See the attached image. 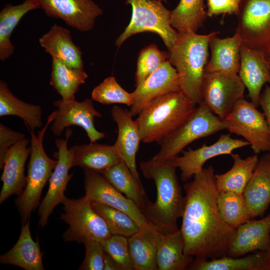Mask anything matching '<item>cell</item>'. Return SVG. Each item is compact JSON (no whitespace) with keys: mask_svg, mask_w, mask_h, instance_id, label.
I'll return each instance as SVG.
<instances>
[{"mask_svg":"<svg viewBox=\"0 0 270 270\" xmlns=\"http://www.w3.org/2000/svg\"><path fill=\"white\" fill-rule=\"evenodd\" d=\"M215 175L212 166L203 168L184 186L186 195L180 230L184 254L196 259L227 256L235 231L219 212Z\"/></svg>","mask_w":270,"mask_h":270,"instance_id":"6da1fadb","label":"cell"},{"mask_svg":"<svg viewBox=\"0 0 270 270\" xmlns=\"http://www.w3.org/2000/svg\"><path fill=\"white\" fill-rule=\"evenodd\" d=\"M144 176L154 182L156 198L150 201L142 212L162 234L178 230L177 222L182 216L184 196L178 182L176 168L171 162H156L151 159L142 162Z\"/></svg>","mask_w":270,"mask_h":270,"instance_id":"7a4b0ae2","label":"cell"},{"mask_svg":"<svg viewBox=\"0 0 270 270\" xmlns=\"http://www.w3.org/2000/svg\"><path fill=\"white\" fill-rule=\"evenodd\" d=\"M218 34L178 32L177 40L168 50V60L178 74L180 88L196 105L202 102V84L210 43Z\"/></svg>","mask_w":270,"mask_h":270,"instance_id":"3957f363","label":"cell"},{"mask_svg":"<svg viewBox=\"0 0 270 270\" xmlns=\"http://www.w3.org/2000/svg\"><path fill=\"white\" fill-rule=\"evenodd\" d=\"M196 105L180 89L156 99L136 119L142 142L160 145L194 114Z\"/></svg>","mask_w":270,"mask_h":270,"instance_id":"277c9868","label":"cell"},{"mask_svg":"<svg viewBox=\"0 0 270 270\" xmlns=\"http://www.w3.org/2000/svg\"><path fill=\"white\" fill-rule=\"evenodd\" d=\"M56 116L54 110L48 116L46 125L37 134L28 130L30 136L31 152L28 166L26 183L23 191L14 200L22 224L30 219L31 213L40 204L43 188L58 163L57 160H53L48 156L43 145L46 130Z\"/></svg>","mask_w":270,"mask_h":270,"instance_id":"5b68a950","label":"cell"},{"mask_svg":"<svg viewBox=\"0 0 270 270\" xmlns=\"http://www.w3.org/2000/svg\"><path fill=\"white\" fill-rule=\"evenodd\" d=\"M225 129L224 120L202 102L193 116L162 142L160 151L151 160L156 162H170L193 142Z\"/></svg>","mask_w":270,"mask_h":270,"instance_id":"8992f818","label":"cell"},{"mask_svg":"<svg viewBox=\"0 0 270 270\" xmlns=\"http://www.w3.org/2000/svg\"><path fill=\"white\" fill-rule=\"evenodd\" d=\"M159 0H126L132 8L131 20L124 30L118 38V48L129 37L138 33L150 32L158 34L170 49L178 36L170 24L172 10L164 7Z\"/></svg>","mask_w":270,"mask_h":270,"instance_id":"52a82bcc","label":"cell"},{"mask_svg":"<svg viewBox=\"0 0 270 270\" xmlns=\"http://www.w3.org/2000/svg\"><path fill=\"white\" fill-rule=\"evenodd\" d=\"M62 204L64 212L60 219L68 225L63 234L65 241L83 243L92 240L102 242L112 235L103 218L86 196L78 199L65 196Z\"/></svg>","mask_w":270,"mask_h":270,"instance_id":"ba28073f","label":"cell"},{"mask_svg":"<svg viewBox=\"0 0 270 270\" xmlns=\"http://www.w3.org/2000/svg\"><path fill=\"white\" fill-rule=\"evenodd\" d=\"M231 133L243 137L256 154L270 152V130L264 112L242 98L223 120Z\"/></svg>","mask_w":270,"mask_h":270,"instance_id":"9c48e42d","label":"cell"},{"mask_svg":"<svg viewBox=\"0 0 270 270\" xmlns=\"http://www.w3.org/2000/svg\"><path fill=\"white\" fill-rule=\"evenodd\" d=\"M236 32L242 46L270 52V0H242Z\"/></svg>","mask_w":270,"mask_h":270,"instance_id":"30bf717a","label":"cell"},{"mask_svg":"<svg viewBox=\"0 0 270 270\" xmlns=\"http://www.w3.org/2000/svg\"><path fill=\"white\" fill-rule=\"evenodd\" d=\"M245 88L237 74L204 71L202 102L213 113L224 120L236 102L244 98Z\"/></svg>","mask_w":270,"mask_h":270,"instance_id":"8fae6325","label":"cell"},{"mask_svg":"<svg viewBox=\"0 0 270 270\" xmlns=\"http://www.w3.org/2000/svg\"><path fill=\"white\" fill-rule=\"evenodd\" d=\"M72 131L67 128L65 138L56 140L55 144L58 151L54 155L58 160L57 164L50 178L48 192L42 199L38 208L40 216L38 226L44 227L48 223V218L55 207L62 204L64 192L68 182L72 176L68 171L72 166V154L68 148V142Z\"/></svg>","mask_w":270,"mask_h":270,"instance_id":"7c38bea8","label":"cell"},{"mask_svg":"<svg viewBox=\"0 0 270 270\" xmlns=\"http://www.w3.org/2000/svg\"><path fill=\"white\" fill-rule=\"evenodd\" d=\"M85 196L92 202L108 206L131 217L140 229L156 228L131 200L115 189L99 172L84 170Z\"/></svg>","mask_w":270,"mask_h":270,"instance_id":"4fadbf2b","label":"cell"},{"mask_svg":"<svg viewBox=\"0 0 270 270\" xmlns=\"http://www.w3.org/2000/svg\"><path fill=\"white\" fill-rule=\"evenodd\" d=\"M53 104L57 108L50 128L54 136H60L66 128L76 125L84 128L90 142L106 138V134L98 131L94 125V118H101L102 114L94 108L92 99L87 98L80 102L76 100L64 102L60 99Z\"/></svg>","mask_w":270,"mask_h":270,"instance_id":"5bb4252c","label":"cell"},{"mask_svg":"<svg viewBox=\"0 0 270 270\" xmlns=\"http://www.w3.org/2000/svg\"><path fill=\"white\" fill-rule=\"evenodd\" d=\"M250 146L245 140L234 138L230 134H222L213 144H204L196 149L183 150L182 156H178L170 162L181 171L180 180L186 182L195 174L200 172L205 162L212 158L224 154H230L234 150Z\"/></svg>","mask_w":270,"mask_h":270,"instance_id":"9a60e30c","label":"cell"},{"mask_svg":"<svg viewBox=\"0 0 270 270\" xmlns=\"http://www.w3.org/2000/svg\"><path fill=\"white\" fill-rule=\"evenodd\" d=\"M40 8L49 17L61 19L80 32L92 29L102 10L92 0H38Z\"/></svg>","mask_w":270,"mask_h":270,"instance_id":"2e32d148","label":"cell"},{"mask_svg":"<svg viewBox=\"0 0 270 270\" xmlns=\"http://www.w3.org/2000/svg\"><path fill=\"white\" fill-rule=\"evenodd\" d=\"M136 87L131 93L133 104L129 110L133 117L138 116L158 98L180 89L178 74L168 60Z\"/></svg>","mask_w":270,"mask_h":270,"instance_id":"e0dca14e","label":"cell"},{"mask_svg":"<svg viewBox=\"0 0 270 270\" xmlns=\"http://www.w3.org/2000/svg\"><path fill=\"white\" fill-rule=\"evenodd\" d=\"M110 113L118 126V137L114 145L132 173L140 180L136 158L142 138L137 122L129 110L120 106H114Z\"/></svg>","mask_w":270,"mask_h":270,"instance_id":"ac0fdd59","label":"cell"},{"mask_svg":"<svg viewBox=\"0 0 270 270\" xmlns=\"http://www.w3.org/2000/svg\"><path fill=\"white\" fill-rule=\"evenodd\" d=\"M30 141L26 138L13 146L6 154L1 176L2 186L0 194V204L12 194L18 196L24 188L26 176L24 165L31 152Z\"/></svg>","mask_w":270,"mask_h":270,"instance_id":"d6986e66","label":"cell"},{"mask_svg":"<svg viewBox=\"0 0 270 270\" xmlns=\"http://www.w3.org/2000/svg\"><path fill=\"white\" fill-rule=\"evenodd\" d=\"M270 248V214L259 220L251 219L235 230L227 256L236 258L255 250Z\"/></svg>","mask_w":270,"mask_h":270,"instance_id":"ffe728a7","label":"cell"},{"mask_svg":"<svg viewBox=\"0 0 270 270\" xmlns=\"http://www.w3.org/2000/svg\"><path fill=\"white\" fill-rule=\"evenodd\" d=\"M238 75L248 89L251 102L257 108L262 88L270 84V72L264 54L242 45Z\"/></svg>","mask_w":270,"mask_h":270,"instance_id":"44dd1931","label":"cell"},{"mask_svg":"<svg viewBox=\"0 0 270 270\" xmlns=\"http://www.w3.org/2000/svg\"><path fill=\"white\" fill-rule=\"evenodd\" d=\"M242 194L252 218L263 215L270 204V152L258 160Z\"/></svg>","mask_w":270,"mask_h":270,"instance_id":"7402d4cb","label":"cell"},{"mask_svg":"<svg viewBox=\"0 0 270 270\" xmlns=\"http://www.w3.org/2000/svg\"><path fill=\"white\" fill-rule=\"evenodd\" d=\"M69 150L72 166H79L84 170L102 173L122 160L114 145L95 142L74 146Z\"/></svg>","mask_w":270,"mask_h":270,"instance_id":"603a6c76","label":"cell"},{"mask_svg":"<svg viewBox=\"0 0 270 270\" xmlns=\"http://www.w3.org/2000/svg\"><path fill=\"white\" fill-rule=\"evenodd\" d=\"M38 40L41 46L52 58L60 60L72 68H84L82 52L72 42L68 29L54 24Z\"/></svg>","mask_w":270,"mask_h":270,"instance_id":"cb8c5ba5","label":"cell"},{"mask_svg":"<svg viewBox=\"0 0 270 270\" xmlns=\"http://www.w3.org/2000/svg\"><path fill=\"white\" fill-rule=\"evenodd\" d=\"M30 220L22 224L20 237L14 246L0 256L2 264H12L26 270H44L43 253L38 240L32 238Z\"/></svg>","mask_w":270,"mask_h":270,"instance_id":"d4e9b609","label":"cell"},{"mask_svg":"<svg viewBox=\"0 0 270 270\" xmlns=\"http://www.w3.org/2000/svg\"><path fill=\"white\" fill-rule=\"evenodd\" d=\"M242 45L240 38L236 32L232 36L226 38H220L216 35L213 36L210 43V58L205 71L238 74Z\"/></svg>","mask_w":270,"mask_h":270,"instance_id":"484cf974","label":"cell"},{"mask_svg":"<svg viewBox=\"0 0 270 270\" xmlns=\"http://www.w3.org/2000/svg\"><path fill=\"white\" fill-rule=\"evenodd\" d=\"M184 253V242L180 229L168 234H161L156 254L158 270H184L194 261Z\"/></svg>","mask_w":270,"mask_h":270,"instance_id":"4316f807","label":"cell"},{"mask_svg":"<svg viewBox=\"0 0 270 270\" xmlns=\"http://www.w3.org/2000/svg\"><path fill=\"white\" fill-rule=\"evenodd\" d=\"M161 234L156 228L140 229L128 238V250L134 270H158L156 254Z\"/></svg>","mask_w":270,"mask_h":270,"instance_id":"83f0119b","label":"cell"},{"mask_svg":"<svg viewBox=\"0 0 270 270\" xmlns=\"http://www.w3.org/2000/svg\"><path fill=\"white\" fill-rule=\"evenodd\" d=\"M100 174L115 189L133 202L141 212L150 202L140 180L134 177L122 160Z\"/></svg>","mask_w":270,"mask_h":270,"instance_id":"f1b7e54d","label":"cell"},{"mask_svg":"<svg viewBox=\"0 0 270 270\" xmlns=\"http://www.w3.org/2000/svg\"><path fill=\"white\" fill-rule=\"evenodd\" d=\"M40 8L38 0H25L21 4H6L0 12V60L4 61L13 54L15 47L10 36L22 18L28 12Z\"/></svg>","mask_w":270,"mask_h":270,"instance_id":"f546056e","label":"cell"},{"mask_svg":"<svg viewBox=\"0 0 270 270\" xmlns=\"http://www.w3.org/2000/svg\"><path fill=\"white\" fill-rule=\"evenodd\" d=\"M40 106L24 102L15 96L6 82L0 80V116H14L24 121L28 130L34 132L42 126Z\"/></svg>","mask_w":270,"mask_h":270,"instance_id":"4dcf8cb0","label":"cell"},{"mask_svg":"<svg viewBox=\"0 0 270 270\" xmlns=\"http://www.w3.org/2000/svg\"><path fill=\"white\" fill-rule=\"evenodd\" d=\"M268 250L260 251L244 257H223L196 259L188 268L194 270H267Z\"/></svg>","mask_w":270,"mask_h":270,"instance_id":"1f68e13d","label":"cell"},{"mask_svg":"<svg viewBox=\"0 0 270 270\" xmlns=\"http://www.w3.org/2000/svg\"><path fill=\"white\" fill-rule=\"evenodd\" d=\"M234 160L232 168L226 172L215 175L218 191H228L242 194L259 160L256 154L246 158L238 154H230Z\"/></svg>","mask_w":270,"mask_h":270,"instance_id":"d6a6232c","label":"cell"},{"mask_svg":"<svg viewBox=\"0 0 270 270\" xmlns=\"http://www.w3.org/2000/svg\"><path fill=\"white\" fill-rule=\"evenodd\" d=\"M50 84L64 102L75 100V94L88 76L84 68L71 67L64 62L52 58Z\"/></svg>","mask_w":270,"mask_h":270,"instance_id":"836d02e7","label":"cell"},{"mask_svg":"<svg viewBox=\"0 0 270 270\" xmlns=\"http://www.w3.org/2000/svg\"><path fill=\"white\" fill-rule=\"evenodd\" d=\"M205 8L204 0H180L172 10L170 24L178 32H196L208 16Z\"/></svg>","mask_w":270,"mask_h":270,"instance_id":"e575fe53","label":"cell"},{"mask_svg":"<svg viewBox=\"0 0 270 270\" xmlns=\"http://www.w3.org/2000/svg\"><path fill=\"white\" fill-rule=\"evenodd\" d=\"M217 206L223 220L235 230L252 218L242 194L218 191Z\"/></svg>","mask_w":270,"mask_h":270,"instance_id":"d590c367","label":"cell"},{"mask_svg":"<svg viewBox=\"0 0 270 270\" xmlns=\"http://www.w3.org/2000/svg\"><path fill=\"white\" fill-rule=\"evenodd\" d=\"M91 203L94 210L105 221L112 234L128 238L140 230L136 222L125 212L104 204Z\"/></svg>","mask_w":270,"mask_h":270,"instance_id":"8d00e7d4","label":"cell"},{"mask_svg":"<svg viewBox=\"0 0 270 270\" xmlns=\"http://www.w3.org/2000/svg\"><path fill=\"white\" fill-rule=\"evenodd\" d=\"M168 54L160 50L155 44H151L143 48L140 52L135 75V86H136L156 70L167 61Z\"/></svg>","mask_w":270,"mask_h":270,"instance_id":"74e56055","label":"cell"},{"mask_svg":"<svg viewBox=\"0 0 270 270\" xmlns=\"http://www.w3.org/2000/svg\"><path fill=\"white\" fill-rule=\"evenodd\" d=\"M92 98L104 104H120L130 106L133 104L131 93L125 90L112 76L105 78L94 88Z\"/></svg>","mask_w":270,"mask_h":270,"instance_id":"f35d334b","label":"cell"},{"mask_svg":"<svg viewBox=\"0 0 270 270\" xmlns=\"http://www.w3.org/2000/svg\"><path fill=\"white\" fill-rule=\"evenodd\" d=\"M101 243L105 252L114 261L119 270H134L129 252L128 238L112 234Z\"/></svg>","mask_w":270,"mask_h":270,"instance_id":"ab89813d","label":"cell"},{"mask_svg":"<svg viewBox=\"0 0 270 270\" xmlns=\"http://www.w3.org/2000/svg\"><path fill=\"white\" fill-rule=\"evenodd\" d=\"M85 256L79 270H104L106 252L100 242L88 240L83 242Z\"/></svg>","mask_w":270,"mask_h":270,"instance_id":"60d3db41","label":"cell"},{"mask_svg":"<svg viewBox=\"0 0 270 270\" xmlns=\"http://www.w3.org/2000/svg\"><path fill=\"white\" fill-rule=\"evenodd\" d=\"M24 134L13 130L4 124H0V168L9 150L18 141L25 138Z\"/></svg>","mask_w":270,"mask_h":270,"instance_id":"b9f144b4","label":"cell"},{"mask_svg":"<svg viewBox=\"0 0 270 270\" xmlns=\"http://www.w3.org/2000/svg\"><path fill=\"white\" fill-rule=\"evenodd\" d=\"M242 0H207V15L238 14Z\"/></svg>","mask_w":270,"mask_h":270,"instance_id":"7bdbcfd3","label":"cell"},{"mask_svg":"<svg viewBox=\"0 0 270 270\" xmlns=\"http://www.w3.org/2000/svg\"><path fill=\"white\" fill-rule=\"evenodd\" d=\"M259 106H260L263 110L270 130V85H266L261 92L259 100Z\"/></svg>","mask_w":270,"mask_h":270,"instance_id":"ee69618b","label":"cell"},{"mask_svg":"<svg viewBox=\"0 0 270 270\" xmlns=\"http://www.w3.org/2000/svg\"><path fill=\"white\" fill-rule=\"evenodd\" d=\"M104 270H119L116 263L106 252Z\"/></svg>","mask_w":270,"mask_h":270,"instance_id":"f6af8a7d","label":"cell"},{"mask_svg":"<svg viewBox=\"0 0 270 270\" xmlns=\"http://www.w3.org/2000/svg\"><path fill=\"white\" fill-rule=\"evenodd\" d=\"M264 57L270 72V52L265 54Z\"/></svg>","mask_w":270,"mask_h":270,"instance_id":"bcb514c9","label":"cell"},{"mask_svg":"<svg viewBox=\"0 0 270 270\" xmlns=\"http://www.w3.org/2000/svg\"><path fill=\"white\" fill-rule=\"evenodd\" d=\"M268 261L267 270H270V248L268 250Z\"/></svg>","mask_w":270,"mask_h":270,"instance_id":"7dc6e473","label":"cell"},{"mask_svg":"<svg viewBox=\"0 0 270 270\" xmlns=\"http://www.w3.org/2000/svg\"><path fill=\"white\" fill-rule=\"evenodd\" d=\"M160 0V1H161V2H167V0Z\"/></svg>","mask_w":270,"mask_h":270,"instance_id":"c3c4849f","label":"cell"}]
</instances>
